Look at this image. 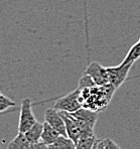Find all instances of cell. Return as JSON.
Returning <instances> with one entry per match:
<instances>
[{
  "label": "cell",
  "mask_w": 140,
  "mask_h": 149,
  "mask_svg": "<svg viewBox=\"0 0 140 149\" xmlns=\"http://www.w3.org/2000/svg\"><path fill=\"white\" fill-rule=\"evenodd\" d=\"M115 91L116 89L110 84L85 88L81 90L80 99L84 108L98 112L108 106Z\"/></svg>",
  "instance_id": "obj_1"
},
{
  "label": "cell",
  "mask_w": 140,
  "mask_h": 149,
  "mask_svg": "<svg viewBox=\"0 0 140 149\" xmlns=\"http://www.w3.org/2000/svg\"><path fill=\"white\" fill-rule=\"evenodd\" d=\"M69 114L74 119V121L77 123V125H78L79 129L81 131V136L95 135L94 128H95L96 122H97L98 119L97 112L82 107L78 111Z\"/></svg>",
  "instance_id": "obj_2"
},
{
  "label": "cell",
  "mask_w": 140,
  "mask_h": 149,
  "mask_svg": "<svg viewBox=\"0 0 140 149\" xmlns=\"http://www.w3.org/2000/svg\"><path fill=\"white\" fill-rule=\"evenodd\" d=\"M81 90L77 88L75 91L71 92L68 95L60 98L54 103V109L58 111L68 112V113H73V112L78 111L83 107L82 102L80 99Z\"/></svg>",
  "instance_id": "obj_3"
},
{
  "label": "cell",
  "mask_w": 140,
  "mask_h": 149,
  "mask_svg": "<svg viewBox=\"0 0 140 149\" xmlns=\"http://www.w3.org/2000/svg\"><path fill=\"white\" fill-rule=\"evenodd\" d=\"M38 122L34 113L32 111V103L29 98H24L21 102L20 115H19L18 132L25 133L30 127Z\"/></svg>",
  "instance_id": "obj_4"
},
{
  "label": "cell",
  "mask_w": 140,
  "mask_h": 149,
  "mask_svg": "<svg viewBox=\"0 0 140 149\" xmlns=\"http://www.w3.org/2000/svg\"><path fill=\"white\" fill-rule=\"evenodd\" d=\"M132 65L133 63H121L120 65H116V67H107L106 70L107 74H108L109 84L112 85L116 90L119 89L127 79L128 74L130 72Z\"/></svg>",
  "instance_id": "obj_5"
},
{
  "label": "cell",
  "mask_w": 140,
  "mask_h": 149,
  "mask_svg": "<svg viewBox=\"0 0 140 149\" xmlns=\"http://www.w3.org/2000/svg\"><path fill=\"white\" fill-rule=\"evenodd\" d=\"M84 74H88L93 79L96 86H104V85L109 84L108 74H107L106 68L101 65L98 62H92L87 67Z\"/></svg>",
  "instance_id": "obj_6"
},
{
  "label": "cell",
  "mask_w": 140,
  "mask_h": 149,
  "mask_svg": "<svg viewBox=\"0 0 140 149\" xmlns=\"http://www.w3.org/2000/svg\"><path fill=\"white\" fill-rule=\"evenodd\" d=\"M45 120L47 123H49L54 129H56L61 135L67 136V130H65V121L63 119L61 112L54 108H49L45 110Z\"/></svg>",
  "instance_id": "obj_7"
},
{
  "label": "cell",
  "mask_w": 140,
  "mask_h": 149,
  "mask_svg": "<svg viewBox=\"0 0 140 149\" xmlns=\"http://www.w3.org/2000/svg\"><path fill=\"white\" fill-rule=\"evenodd\" d=\"M61 112V115H62L63 119L65 121V130H67V136L70 137L72 140H73L75 143L78 142V140L80 139L81 137V131L79 129L78 125L74 119L71 117L68 112H63V111H60Z\"/></svg>",
  "instance_id": "obj_8"
},
{
  "label": "cell",
  "mask_w": 140,
  "mask_h": 149,
  "mask_svg": "<svg viewBox=\"0 0 140 149\" xmlns=\"http://www.w3.org/2000/svg\"><path fill=\"white\" fill-rule=\"evenodd\" d=\"M60 133L54 129L49 123L45 122L43 123V130H42V134H41V139L40 141L43 142L45 145H51L52 143H54L56 139L60 136Z\"/></svg>",
  "instance_id": "obj_9"
},
{
  "label": "cell",
  "mask_w": 140,
  "mask_h": 149,
  "mask_svg": "<svg viewBox=\"0 0 140 149\" xmlns=\"http://www.w3.org/2000/svg\"><path fill=\"white\" fill-rule=\"evenodd\" d=\"M42 130H43V124L36 122L33 126L30 127V129H28L23 134L25 135L26 139L28 140L29 143H36V142L40 141Z\"/></svg>",
  "instance_id": "obj_10"
},
{
  "label": "cell",
  "mask_w": 140,
  "mask_h": 149,
  "mask_svg": "<svg viewBox=\"0 0 140 149\" xmlns=\"http://www.w3.org/2000/svg\"><path fill=\"white\" fill-rule=\"evenodd\" d=\"M47 149H76V143L70 137L60 135L54 143L47 146Z\"/></svg>",
  "instance_id": "obj_11"
},
{
  "label": "cell",
  "mask_w": 140,
  "mask_h": 149,
  "mask_svg": "<svg viewBox=\"0 0 140 149\" xmlns=\"http://www.w3.org/2000/svg\"><path fill=\"white\" fill-rule=\"evenodd\" d=\"M29 142L26 139L23 133H19L11 140L7 146V149H27L29 146Z\"/></svg>",
  "instance_id": "obj_12"
},
{
  "label": "cell",
  "mask_w": 140,
  "mask_h": 149,
  "mask_svg": "<svg viewBox=\"0 0 140 149\" xmlns=\"http://www.w3.org/2000/svg\"><path fill=\"white\" fill-rule=\"evenodd\" d=\"M139 58H140V39L135 45H133L132 47H131V49H129V52H127L125 58H124V60L122 61V63H134L137 60H139Z\"/></svg>",
  "instance_id": "obj_13"
},
{
  "label": "cell",
  "mask_w": 140,
  "mask_h": 149,
  "mask_svg": "<svg viewBox=\"0 0 140 149\" xmlns=\"http://www.w3.org/2000/svg\"><path fill=\"white\" fill-rule=\"evenodd\" d=\"M98 140L95 135L91 136H81L78 142L76 143V149H92L96 145Z\"/></svg>",
  "instance_id": "obj_14"
},
{
  "label": "cell",
  "mask_w": 140,
  "mask_h": 149,
  "mask_svg": "<svg viewBox=\"0 0 140 149\" xmlns=\"http://www.w3.org/2000/svg\"><path fill=\"white\" fill-rule=\"evenodd\" d=\"M16 106V103L10 100V98L4 96L3 94H0V113L6 111L10 107Z\"/></svg>",
  "instance_id": "obj_15"
},
{
  "label": "cell",
  "mask_w": 140,
  "mask_h": 149,
  "mask_svg": "<svg viewBox=\"0 0 140 149\" xmlns=\"http://www.w3.org/2000/svg\"><path fill=\"white\" fill-rule=\"evenodd\" d=\"M94 86H96V84L93 81V79L90 76H88V74H85L84 76L81 78L80 82H79V85H78V88L80 90H82V89H85V88H91Z\"/></svg>",
  "instance_id": "obj_16"
},
{
  "label": "cell",
  "mask_w": 140,
  "mask_h": 149,
  "mask_svg": "<svg viewBox=\"0 0 140 149\" xmlns=\"http://www.w3.org/2000/svg\"><path fill=\"white\" fill-rule=\"evenodd\" d=\"M103 143H104L105 149H121L119 147V145L117 143H115L113 140H111L110 138H104Z\"/></svg>",
  "instance_id": "obj_17"
},
{
  "label": "cell",
  "mask_w": 140,
  "mask_h": 149,
  "mask_svg": "<svg viewBox=\"0 0 140 149\" xmlns=\"http://www.w3.org/2000/svg\"><path fill=\"white\" fill-rule=\"evenodd\" d=\"M27 149H47V145H45L43 142L39 141L36 143H30Z\"/></svg>",
  "instance_id": "obj_18"
},
{
  "label": "cell",
  "mask_w": 140,
  "mask_h": 149,
  "mask_svg": "<svg viewBox=\"0 0 140 149\" xmlns=\"http://www.w3.org/2000/svg\"><path fill=\"white\" fill-rule=\"evenodd\" d=\"M96 149H105L104 143H103V139L98 140L97 141V143H96Z\"/></svg>",
  "instance_id": "obj_19"
},
{
  "label": "cell",
  "mask_w": 140,
  "mask_h": 149,
  "mask_svg": "<svg viewBox=\"0 0 140 149\" xmlns=\"http://www.w3.org/2000/svg\"><path fill=\"white\" fill-rule=\"evenodd\" d=\"M92 149H96V145H95V146H94V147H93V148H92Z\"/></svg>",
  "instance_id": "obj_20"
},
{
  "label": "cell",
  "mask_w": 140,
  "mask_h": 149,
  "mask_svg": "<svg viewBox=\"0 0 140 149\" xmlns=\"http://www.w3.org/2000/svg\"><path fill=\"white\" fill-rule=\"evenodd\" d=\"M0 94H1V92H0Z\"/></svg>",
  "instance_id": "obj_21"
},
{
  "label": "cell",
  "mask_w": 140,
  "mask_h": 149,
  "mask_svg": "<svg viewBox=\"0 0 140 149\" xmlns=\"http://www.w3.org/2000/svg\"><path fill=\"white\" fill-rule=\"evenodd\" d=\"M139 39H140V38H139Z\"/></svg>",
  "instance_id": "obj_22"
}]
</instances>
